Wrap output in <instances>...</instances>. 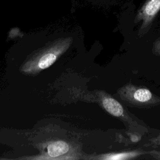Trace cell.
Listing matches in <instances>:
<instances>
[{
  "label": "cell",
  "instance_id": "2",
  "mask_svg": "<svg viewBox=\"0 0 160 160\" xmlns=\"http://www.w3.org/2000/svg\"><path fill=\"white\" fill-rule=\"evenodd\" d=\"M65 39L56 42L46 49L39 52L23 64L22 71L29 74H34L52 65L57 58L69 46L71 40Z\"/></svg>",
  "mask_w": 160,
  "mask_h": 160
},
{
  "label": "cell",
  "instance_id": "1",
  "mask_svg": "<svg viewBox=\"0 0 160 160\" xmlns=\"http://www.w3.org/2000/svg\"><path fill=\"white\" fill-rule=\"evenodd\" d=\"M117 96L127 106L137 108H150L160 105V96L146 87L128 82L118 89Z\"/></svg>",
  "mask_w": 160,
  "mask_h": 160
},
{
  "label": "cell",
  "instance_id": "3",
  "mask_svg": "<svg viewBox=\"0 0 160 160\" xmlns=\"http://www.w3.org/2000/svg\"><path fill=\"white\" fill-rule=\"evenodd\" d=\"M97 95L102 108L109 114L121 120L129 131L139 136L144 134L147 131L144 126L139 125L132 118L123 106L111 95L102 91H98Z\"/></svg>",
  "mask_w": 160,
  "mask_h": 160
},
{
  "label": "cell",
  "instance_id": "7",
  "mask_svg": "<svg viewBox=\"0 0 160 160\" xmlns=\"http://www.w3.org/2000/svg\"><path fill=\"white\" fill-rule=\"evenodd\" d=\"M151 51L154 56H160V37L156 39L152 43Z\"/></svg>",
  "mask_w": 160,
  "mask_h": 160
},
{
  "label": "cell",
  "instance_id": "4",
  "mask_svg": "<svg viewBox=\"0 0 160 160\" xmlns=\"http://www.w3.org/2000/svg\"><path fill=\"white\" fill-rule=\"evenodd\" d=\"M160 10V0H147L141 6L134 19V22L142 21L138 36L142 37L149 31L152 22Z\"/></svg>",
  "mask_w": 160,
  "mask_h": 160
},
{
  "label": "cell",
  "instance_id": "6",
  "mask_svg": "<svg viewBox=\"0 0 160 160\" xmlns=\"http://www.w3.org/2000/svg\"><path fill=\"white\" fill-rule=\"evenodd\" d=\"M69 145L65 141H57L49 143L47 147L48 159H60L69 151Z\"/></svg>",
  "mask_w": 160,
  "mask_h": 160
},
{
  "label": "cell",
  "instance_id": "9",
  "mask_svg": "<svg viewBox=\"0 0 160 160\" xmlns=\"http://www.w3.org/2000/svg\"><path fill=\"white\" fill-rule=\"evenodd\" d=\"M148 154L151 156L154 159H160V151L154 149L148 151Z\"/></svg>",
  "mask_w": 160,
  "mask_h": 160
},
{
  "label": "cell",
  "instance_id": "8",
  "mask_svg": "<svg viewBox=\"0 0 160 160\" xmlns=\"http://www.w3.org/2000/svg\"><path fill=\"white\" fill-rule=\"evenodd\" d=\"M144 146H151L154 148L160 147V134L158 136L150 139Z\"/></svg>",
  "mask_w": 160,
  "mask_h": 160
},
{
  "label": "cell",
  "instance_id": "5",
  "mask_svg": "<svg viewBox=\"0 0 160 160\" xmlns=\"http://www.w3.org/2000/svg\"><path fill=\"white\" fill-rule=\"evenodd\" d=\"M144 154H148V151L141 149H138L99 154L95 156L94 158L102 160H127L136 159Z\"/></svg>",
  "mask_w": 160,
  "mask_h": 160
}]
</instances>
